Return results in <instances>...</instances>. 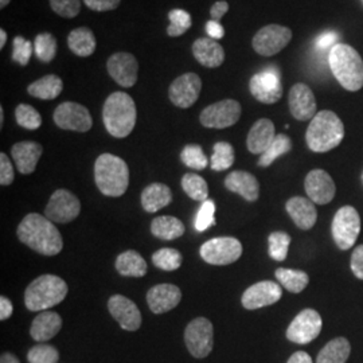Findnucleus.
<instances>
[{
	"label": "nucleus",
	"instance_id": "1",
	"mask_svg": "<svg viewBox=\"0 0 363 363\" xmlns=\"http://www.w3.org/2000/svg\"><path fill=\"white\" fill-rule=\"evenodd\" d=\"M16 233L21 242L43 256H55L64 247L62 235L54 222L35 213L22 220Z\"/></svg>",
	"mask_w": 363,
	"mask_h": 363
},
{
	"label": "nucleus",
	"instance_id": "2",
	"mask_svg": "<svg viewBox=\"0 0 363 363\" xmlns=\"http://www.w3.org/2000/svg\"><path fill=\"white\" fill-rule=\"evenodd\" d=\"M330 69L346 91H357L363 86V61L354 48L337 43L328 54Z\"/></svg>",
	"mask_w": 363,
	"mask_h": 363
},
{
	"label": "nucleus",
	"instance_id": "3",
	"mask_svg": "<svg viewBox=\"0 0 363 363\" xmlns=\"http://www.w3.org/2000/svg\"><path fill=\"white\" fill-rule=\"evenodd\" d=\"M345 138V127L337 113L320 111L313 117L306 132V142L312 152L323 154L337 148Z\"/></svg>",
	"mask_w": 363,
	"mask_h": 363
},
{
	"label": "nucleus",
	"instance_id": "4",
	"mask_svg": "<svg viewBox=\"0 0 363 363\" xmlns=\"http://www.w3.org/2000/svg\"><path fill=\"white\" fill-rule=\"evenodd\" d=\"M136 105L130 94L115 91L105 100L103 120L105 128L113 138H127L136 125Z\"/></svg>",
	"mask_w": 363,
	"mask_h": 363
},
{
	"label": "nucleus",
	"instance_id": "5",
	"mask_svg": "<svg viewBox=\"0 0 363 363\" xmlns=\"http://www.w3.org/2000/svg\"><path fill=\"white\" fill-rule=\"evenodd\" d=\"M94 181L106 196H121L130 184L128 164L116 155L103 154L94 163Z\"/></svg>",
	"mask_w": 363,
	"mask_h": 363
},
{
	"label": "nucleus",
	"instance_id": "6",
	"mask_svg": "<svg viewBox=\"0 0 363 363\" xmlns=\"http://www.w3.org/2000/svg\"><path fill=\"white\" fill-rule=\"evenodd\" d=\"M67 291V284L61 277L54 274L39 276L26 288L25 304L27 310L33 312L48 311L64 301Z\"/></svg>",
	"mask_w": 363,
	"mask_h": 363
},
{
	"label": "nucleus",
	"instance_id": "7",
	"mask_svg": "<svg viewBox=\"0 0 363 363\" xmlns=\"http://www.w3.org/2000/svg\"><path fill=\"white\" fill-rule=\"evenodd\" d=\"M331 232L339 249L347 250L354 247L361 232V218L358 211L352 206L339 208L333 220Z\"/></svg>",
	"mask_w": 363,
	"mask_h": 363
},
{
	"label": "nucleus",
	"instance_id": "8",
	"mask_svg": "<svg viewBox=\"0 0 363 363\" xmlns=\"http://www.w3.org/2000/svg\"><path fill=\"white\" fill-rule=\"evenodd\" d=\"M184 342L190 354L198 358H206L214 346V330L206 318H196L184 330Z\"/></svg>",
	"mask_w": 363,
	"mask_h": 363
},
{
	"label": "nucleus",
	"instance_id": "9",
	"mask_svg": "<svg viewBox=\"0 0 363 363\" xmlns=\"http://www.w3.org/2000/svg\"><path fill=\"white\" fill-rule=\"evenodd\" d=\"M201 257L211 265L233 264L242 255V245L234 237H217L201 247Z\"/></svg>",
	"mask_w": 363,
	"mask_h": 363
},
{
	"label": "nucleus",
	"instance_id": "10",
	"mask_svg": "<svg viewBox=\"0 0 363 363\" xmlns=\"http://www.w3.org/2000/svg\"><path fill=\"white\" fill-rule=\"evenodd\" d=\"M249 91L262 104H276L283 97V85L280 72L276 67H268L250 78Z\"/></svg>",
	"mask_w": 363,
	"mask_h": 363
},
{
	"label": "nucleus",
	"instance_id": "11",
	"mask_svg": "<svg viewBox=\"0 0 363 363\" xmlns=\"http://www.w3.org/2000/svg\"><path fill=\"white\" fill-rule=\"evenodd\" d=\"M241 117V104L235 100H222L206 106L201 116V124L206 128L223 130L234 125Z\"/></svg>",
	"mask_w": 363,
	"mask_h": 363
},
{
	"label": "nucleus",
	"instance_id": "12",
	"mask_svg": "<svg viewBox=\"0 0 363 363\" xmlns=\"http://www.w3.org/2000/svg\"><path fill=\"white\" fill-rule=\"evenodd\" d=\"M292 39V31L280 25H268L262 27L253 37L252 46L255 52L264 57H272L286 49Z\"/></svg>",
	"mask_w": 363,
	"mask_h": 363
},
{
	"label": "nucleus",
	"instance_id": "13",
	"mask_svg": "<svg viewBox=\"0 0 363 363\" xmlns=\"http://www.w3.org/2000/svg\"><path fill=\"white\" fill-rule=\"evenodd\" d=\"M52 118L55 125L61 130L88 132L93 125V120L86 106L72 101L58 105Z\"/></svg>",
	"mask_w": 363,
	"mask_h": 363
},
{
	"label": "nucleus",
	"instance_id": "14",
	"mask_svg": "<svg viewBox=\"0 0 363 363\" xmlns=\"http://www.w3.org/2000/svg\"><path fill=\"white\" fill-rule=\"evenodd\" d=\"M81 211V203L77 196L70 191L60 189L54 191L45 208V217L55 223H69L76 220Z\"/></svg>",
	"mask_w": 363,
	"mask_h": 363
},
{
	"label": "nucleus",
	"instance_id": "15",
	"mask_svg": "<svg viewBox=\"0 0 363 363\" xmlns=\"http://www.w3.org/2000/svg\"><path fill=\"white\" fill-rule=\"evenodd\" d=\"M320 331H322V318L319 312L307 308L300 312L292 320V323L286 330V337L294 343L307 345L315 337H318Z\"/></svg>",
	"mask_w": 363,
	"mask_h": 363
},
{
	"label": "nucleus",
	"instance_id": "16",
	"mask_svg": "<svg viewBox=\"0 0 363 363\" xmlns=\"http://www.w3.org/2000/svg\"><path fill=\"white\" fill-rule=\"evenodd\" d=\"M202 91V79L195 73H184L172 81L169 85V97L171 103L187 109L196 103Z\"/></svg>",
	"mask_w": 363,
	"mask_h": 363
},
{
	"label": "nucleus",
	"instance_id": "17",
	"mask_svg": "<svg viewBox=\"0 0 363 363\" xmlns=\"http://www.w3.org/2000/svg\"><path fill=\"white\" fill-rule=\"evenodd\" d=\"M109 76L123 88H130L138 81L139 64L130 52H115L106 62Z\"/></svg>",
	"mask_w": 363,
	"mask_h": 363
},
{
	"label": "nucleus",
	"instance_id": "18",
	"mask_svg": "<svg viewBox=\"0 0 363 363\" xmlns=\"http://www.w3.org/2000/svg\"><path fill=\"white\" fill-rule=\"evenodd\" d=\"M281 286L274 281L265 280L249 286L241 298V303L244 308L253 311L277 303L281 298Z\"/></svg>",
	"mask_w": 363,
	"mask_h": 363
},
{
	"label": "nucleus",
	"instance_id": "19",
	"mask_svg": "<svg viewBox=\"0 0 363 363\" xmlns=\"http://www.w3.org/2000/svg\"><path fill=\"white\" fill-rule=\"evenodd\" d=\"M108 310L123 330L138 331L142 325V313L138 306L123 295H113L108 301Z\"/></svg>",
	"mask_w": 363,
	"mask_h": 363
},
{
	"label": "nucleus",
	"instance_id": "20",
	"mask_svg": "<svg viewBox=\"0 0 363 363\" xmlns=\"http://www.w3.org/2000/svg\"><path fill=\"white\" fill-rule=\"evenodd\" d=\"M306 193L313 203L327 205L335 196V183L325 169H312L304 182Z\"/></svg>",
	"mask_w": 363,
	"mask_h": 363
},
{
	"label": "nucleus",
	"instance_id": "21",
	"mask_svg": "<svg viewBox=\"0 0 363 363\" xmlns=\"http://www.w3.org/2000/svg\"><path fill=\"white\" fill-rule=\"evenodd\" d=\"M289 111L292 116L298 121H307L316 116V100L311 88L306 84L298 82L294 85L288 96Z\"/></svg>",
	"mask_w": 363,
	"mask_h": 363
},
{
	"label": "nucleus",
	"instance_id": "22",
	"mask_svg": "<svg viewBox=\"0 0 363 363\" xmlns=\"http://www.w3.org/2000/svg\"><path fill=\"white\" fill-rule=\"evenodd\" d=\"M181 300V289L174 284H157L147 292L148 307L156 315L174 310Z\"/></svg>",
	"mask_w": 363,
	"mask_h": 363
},
{
	"label": "nucleus",
	"instance_id": "23",
	"mask_svg": "<svg viewBox=\"0 0 363 363\" xmlns=\"http://www.w3.org/2000/svg\"><path fill=\"white\" fill-rule=\"evenodd\" d=\"M276 138L274 124L269 118H259L247 133V145L249 152L262 155Z\"/></svg>",
	"mask_w": 363,
	"mask_h": 363
},
{
	"label": "nucleus",
	"instance_id": "24",
	"mask_svg": "<svg viewBox=\"0 0 363 363\" xmlns=\"http://www.w3.org/2000/svg\"><path fill=\"white\" fill-rule=\"evenodd\" d=\"M286 208L295 225L303 230H310L316 223L318 211L311 199L294 196L286 202Z\"/></svg>",
	"mask_w": 363,
	"mask_h": 363
},
{
	"label": "nucleus",
	"instance_id": "25",
	"mask_svg": "<svg viewBox=\"0 0 363 363\" xmlns=\"http://www.w3.org/2000/svg\"><path fill=\"white\" fill-rule=\"evenodd\" d=\"M225 187L232 193L241 195L247 202H256L259 199V181L247 171L230 172L225 179Z\"/></svg>",
	"mask_w": 363,
	"mask_h": 363
},
{
	"label": "nucleus",
	"instance_id": "26",
	"mask_svg": "<svg viewBox=\"0 0 363 363\" xmlns=\"http://www.w3.org/2000/svg\"><path fill=\"white\" fill-rule=\"evenodd\" d=\"M42 152V145L35 142H21L13 144L11 150V155L16 164V169L23 175H30L35 171Z\"/></svg>",
	"mask_w": 363,
	"mask_h": 363
},
{
	"label": "nucleus",
	"instance_id": "27",
	"mask_svg": "<svg viewBox=\"0 0 363 363\" xmlns=\"http://www.w3.org/2000/svg\"><path fill=\"white\" fill-rule=\"evenodd\" d=\"M62 328V318L57 312L42 311L35 316L30 327V335L37 342H48Z\"/></svg>",
	"mask_w": 363,
	"mask_h": 363
},
{
	"label": "nucleus",
	"instance_id": "28",
	"mask_svg": "<svg viewBox=\"0 0 363 363\" xmlns=\"http://www.w3.org/2000/svg\"><path fill=\"white\" fill-rule=\"evenodd\" d=\"M195 60L205 67H220L225 61V50L216 39H196L193 45Z\"/></svg>",
	"mask_w": 363,
	"mask_h": 363
},
{
	"label": "nucleus",
	"instance_id": "29",
	"mask_svg": "<svg viewBox=\"0 0 363 363\" xmlns=\"http://www.w3.org/2000/svg\"><path fill=\"white\" fill-rule=\"evenodd\" d=\"M172 202V193L163 183H152L142 193V206L147 213H156Z\"/></svg>",
	"mask_w": 363,
	"mask_h": 363
},
{
	"label": "nucleus",
	"instance_id": "30",
	"mask_svg": "<svg viewBox=\"0 0 363 363\" xmlns=\"http://www.w3.org/2000/svg\"><path fill=\"white\" fill-rule=\"evenodd\" d=\"M96 37L91 28L78 27L70 31L67 37V46L70 52L78 57H91L96 50Z\"/></svg>",
	"mask_w": 363,
	"mask_h": 363
},
{
	"label": "nucleus",
	"instance_id": "31",
	"mask_svg": "<svg viewBox=\"0 0 363 363\" xmlns=\"http://www.w3.org/2000/svg\"><path fill=\"white\" fill-rule=\"evenodd\" d=\"M62 89H64L62 79L55 74H49V76L39 78L38 81L28 85L27 91L30 96L35 99L54 100L61 94Z\"/></svg>",
	"mask_w": 363,
	"mask_h": 363
},
{
	"label": "nucleus",
	"instance_id": "32",
	"mask_svg": "<svg viewBox=\"0 0 363 363\" xmlns=\"http://www.w3.org/2000/svg\"><path fill=\"white\" fill-rule=\"evenodd\" d=\"M350 352V342L346 337H335L318 354L316 363H346Z\"/></svg>",
	"mask_w": 363,
	"mask_h": 363
},
{
	"label": "nucleus",
	"instance_id": "33",
	"mask_svg": "<svg viewBox=\"0 0 363 363\" xmlns=\"http://www.w3.org/2000/svg\"><path fill=\"white\" fill-rule=\"evenodd\" d=\"M151 232L155 235L156 238L171 241V240L182 237L186 232V228H184L183 222L178 220L177 217L160 216V217H156L155 220H152Z\"/></svg>",
	"mask_w": 363,
	"mask_h": 363
},
{
	"label": "nucleus",
	"instance_id": "34",
	"mask_svg": "<svg viewBox=\"0 0 363 363\" xmlns=\"http://www.w3.org/2000/svg\"><path fill=\"white\" fill-rule=\"evenodd\" d=\"M117 272L125 277H143L147 273L145 259L135 250H127L116 259Z\"/></svg>",
	"mask_w": 363,
	"mask_h": 363
},
{
	"label": "nucleus",
	"instance_id": "35",
	"mask_svg": "<svg viewBox=\"0 0 363 363\" xmlns=\"http://www.w3.org/2000/svg\"><path fill=\"white\" fill-rule=\"evenodd\" d=\"M276 279L280 284L286 288V291L292 294H300L310 283L308 274L298 269H286L279 268L276 269Z\"/></svg>",
	"mask_w": 363,
	"mask_h": 363
},
{
	"label": "nucleus",
	"instance_id": "36",
	"mask_svg": "<svg viewBox=\"0 0 363 363\" xmlns=\"http://www.w3.org/2000/svg\"><path fill=\"white\" fill-rule=\"evenodd\" d=\"M292 150V142L291 139L284 135V133H279L276 135L272 144L268 147V150L259 156V167H269L273 162L280 157L281 155H286Z\"/></svg>",
	"mask_w": 363,
	"mask_h": 363
},
{
	"label": "nucleus",
	"instance_id": "37",
	"mask_svg": "<svg viewBox=\"0 0 363 363\" xmlns=\"http://www.w3.org/2000/svg\"><path fill=\"white\" fill-rule=\"evenodd\" d=\"M182 189L194 201L198 202L208 201V183L198 174H186L182 178Z\"/></svg>",
	"mask_w": 363,
	"mask_h": 363
},
{
	"label": "nucleus",
	"instance_id": "38",
	"mask_svg": "<svg viewBox=\"0 0 363 363\" xmlns=\"http://www.w3.org/2000/svg\"><path fill=\"white\" fill-rule=\"evenodd\" d=\"M234 163V148L232 144L218 142L214 144L210 167L213 171L229 169Z\"/></svg>",
	"mask_w": 363,
	"mask_h": 363
},
{
	"label": "nucleus",
	"instance_id": "39",
	"mask_svg": "<svg viewBox=\"0 0 363 363\" xmlns=\"http://www.w3.org/2000/svg\"><path fill=\"white\" fill-rule=\"evenodd\" d=\"M182 259L181 253L172 247H162L152 255V262L156 268L167 272L177 271L182 265Z\"/></svg>",
	"mask_w": 363,
	"mask_h": 363
},
{
	"label": "nucleus",
	"instance_id": "40",
	"mask_svg": "<svg viewBox=\"0 0 363 363\" xmlns=\"http://www.w3.org/2000/svg\"><path fill=\"white\" fill-rule=\"evenodd\" d=\"M34 50L40 62L50 64L57 55V39L50 33H42L35 38Z\"/></svg>",
	"mask_w": 363,
	"mask_h": 363
},
{
	"label": "nucleus",
	"instance_id": "41",
	"mask_svg": "<svg viewBox=\"0 0 363 363\" xmlns=\"http://www.w3.org/2000/svg\"><path fill=\"white\" fill-rule=\"evenodd\" d=\"M182 162L190 169H205L208 167V156L203 154V150L198 144H189L183 148L181 154Z\"/></svg>",
	"mask_w": 363,
	"mask_h": 363
},
{
	"label": "nucleus",
	"instance_id": "42",
	"mask_svg": "<svg viewBox=\"0 0 363 363\" xmlns=\"http://www.w3.org/2000/svg\"><path fill=\"white\" fill-rule=\"evenodd\" d=\"M15 118L16 123L28 130H38L42 125V117L38 111L31 105L21 104L15 109Z\"/></svg>",
	"mask_w": 363,
	"mask_h": 363
},
{
	"label": "nucleus",
	"instance_id": "43",
	"mask_svg": "<svg viewBox=\"0 0 363 363\" xmlns=\"http://www.w3.org/2000/svg\"><path fill=\"white\" fill-rule=\"evenodd\" d=\"M169 18V26L167 28L169 37H172V38L181 37L191 27V15L184 10H181V9L171 10Z\"/></svg>",
	"mask_w": 363,
	"mask_h": 363
},
{
	"label": "nucleus",
	"instance_id": "44",
	"mask_svg": "<svg viewBox=\"0 0 363 363\" xmlns=\"http://www.w3.org/2000/svg\"><path fill=\"white\" fill-rule=\"evenodd\" d=\"M268 244H269L268 250H269L271 259L283 261L288 256L291 237H289V234L284 233V232H273L268 238Z\"/></svg>",
	"mask_w": 363,
	"mask_h": 363
},
{
	"label": "nucleus",
	"instance_id": "45",
	"mask_svg": "<svg viewBox=\"0 0 363 363\" xmlns=\"http://www.w3.org/2000/svg\"><path fill=\"white\" fill-rule=\"evenodd\" d=\"M58 359L60 352L50 345H37L27 354L28 363H57Z\"/></svg>",
	"mask_w": 363,
	"mask_h": 363
},
{
	"label": "nucleus",
	"instance_id": "46",
	"mask_svg": "<svg viewBox=\"0 0 363 363\" xmlns=\"http://www.w3.org/2000/svg\"><path fill=\"white\" fill-rule=\"evenodd\" d=\"M213 225H216V203L211 199H208L202 202V206L198 210L195 229L196 232H205Z\"/></svg>",
	"mask_w": 363,
	"mask_h": 363
},
{
	"label": "nucleus",
	"instance_id": "47",
	"mask_svg": "<svg viewBox=\"0 0 363 363\" xmlns=\"http://www.w3.org/2000/svg\"><path fill=\"white\" fill-rule=\"evenodd\" d=\"M13 60L19 65L26 66L33 54V43L23 37H15L13 43Z\"/></svg>",
	"mask_w": 363,
	"mask_h": 363
},
{
	"label": "nucleus",
	"instance_id": "48",
	"mask_svg": "<svg viewBox=\"0 0 363 363\" xmlns=\"http://www.w3.org/2000/svg\"><path fill=\"white\" fill-rule=\"evenodd\" d=\"M50 6L62 18H76L81 11V0H50Z\"/></svg>",
	"mask_w": 363,
	"mask_h": 363
},
{
	"label": "nucleus",
	"instance_id": "49",
	"mask_svg": "<svg viewBox=\"0 0 363 363\" xmlns=\"http://www.w3.org/2000/svg\"><path fill=\"white\" fill-rule=\"evenodd\" d=\"M13 167L11 160L4 152L0 154V184L1 186H10L13 182Z\"/></svg>",
	"mask_w": 363,
	"mask_h": 363
},
{
	"label": "nucleus",
	"instance_id": "50",
	"mask_svg": "<svg viewBox=\"0 0 363 363\" xmlns=\"http://www.w3.org/2000/svg\"><path fill=\"white\" fill-rule=\"evenodd\" d=\"M120 1L121 0H84L85 6L88 9H91V11H99V13L116 10Z\"/></svg>",
	"mask_w": 363,
	"mask_h": 363
},
{
	"label": "nucleus",
	"instance_id": "51",
	"mask_svg": "<svg viewBox=\"0 0 363 363\" xmlns=\"http://www.w3.org/2000/svg\"><path fill=\"white\" fill-rule=\"evenodd\" d=\"M350 267L354 274L359 280H363V245L354 249L351 255Z\"/></svg>",
	"mask_w": 363,
	"mask_h": 363
},
{
	"label": "nucleus",
	"instance_id": "52",
	"mask_svg": "<svg viewBox=\"0 0 363 363\" xmlns=\"http://www.w3.org/2000/svg\"><path fill=\"white\" fill-rule=\"evenodd\" d=\"M339 35L334 31H327L323 33L322 35H319V38L316 39V46L320 50H331L337 43Z\"/></svg>",
	"mask_w": 363,
	"mask_h": 363
},
{
	"label": "nucleus",
	"instance_id": "53",
	"mask_svg": "<svg viewBox=\"0 0 363 363\" xmlns=\"http://www.w3.org/2000/svg\"><path fill=\"white\" fill-rule=\"evenodd\" d=\"M228 11H229V3L225 1V0H220V1H216L213 4V7L210 10V15H211L213 21L218 22Z\"/></svg>",
	"mask_w": 363,
	"mask_h": 363
},
{
	"label": "nucleus",
	"instance_id": "54",
	"mask_svg": "<svg viewBox=\"0 0 363 363\" xmlns=\"http://www.w3.org/2000/svg\"><path fill=\"white\" fill-rule=\"evenodd\" d=\"M206 33H208V38L220 39L225 35V28L217 21H208L206 23Z\"/></svg>",
	"mask_w": 363,
	"mask_h": 363
},
{
	"label": "nucleus",
	"instance_id": "55",
	"mask_svg": "<svg viewBox=\"0 0 363 363\" xmlns=\"http://www.w3.org/2000/svg\"><path fill=\"white\" fill-rule=\"evenodd\" d=\"M13 307L11 300L6 298V296H1L0 298V319L7 320L13 315Z\"/></svg>",
	"mask_w": 363,
	"mask_h": 363
},
{
	"label": "nucleus",
	"instance_id": "56",
	"mask_svg": "<svg viewBox=\"0 0 363 363\" xmlns=\"http://www.w3.org/2000/svg\"><path fill=\"white\" fill-rule=\"evenodd\" d=\"M286 363H313L312 362V358L304 351H298L295 352Z\"/></svg>",
	"mask_w": 363,
	"mask_h": 363
},
{
	"label": "nucleus",
	"instance_id": "57",
	"mask_svg": "<svg viewBox=\"0 0 363 363\" xmlns=\"http://www.w3.org/2000/svg\"><path fill=\"white\" fill-rule=\"evenodd\" d=\"M0 363H21L19 359L11 354V352H4L1 354V358H0Z\"/></svg>",
	"mask_w": 363,
	"mask_h": 363
},
{
	"label": "nucleus",
	"instance_id": "58",
	"mask_svg": "<svg viewBox=\"0 0 363 363\" xmlns=\"http://www.w3.org/2000/svg\"><path fill=\"white\" fill-rule=\"evenodd\" d=\"M6 42H7V34L3 28H0V49H3L6 46Z\"/></svg>",
	"mask_w": 363,
	"mask_h": 363
},
{
	"label": "nucleus",
	"instance_id": "59",
	"mask_svg": "<svg viewBox=\"0 0 363 363\" xmlns=\"http://www.w3.org/2000/svg\"><path fill=\"white\" fill-rule=\"evenodd\" d=\"M3 121H4V109L3 106H0V125H3Z\"/></svg>",
	"mask_w": 363,
	"mask_h": 363
},
{
	"label": "nucleus",
	"instance_id": "60",
	"mask_svg": "<svg viewBox=\"0 0 363 363\" xmlns=\"http://www.w3.org/2000/svg\"><path fill=\"white\" fill-rule=\"evenodd\" d=\"M10 1H11V0H0V9H4L6 6H9Z\"/></svg>",
	"mask_w": 363,
	"mask_h": 363
},
{
	"label": "nucleus",
	"instance_id": "61",
	"mask_svg": "<svg viewBox=\"0 0 363 363\" xmlns=\"http://www.w3.org/2000/svg\"><path fill=\"white\" fill-rule=\"evenodd\" d=\"M362 181H363V174H362Z\"/></svg>",
	"mask_w": 363,
	"mask_h": 363
}]
</instances>
